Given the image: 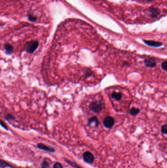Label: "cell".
<instances>
[{"mask_svg":"<svg viewBox=\"0 0 167 168\" xmlns=\"http://www.w3.org/2000/svg\"><path fill=\"white\" fill-rule=\"evenodd\" d=\"M38 45V42L37 40H32L29 41L26 44L24 49L27 52L29 53H33L37 48Z\"/></svg>","mask_w":167,"mask_h":168,"instance_id":"6da1fadb","label":"cell"},{"mask_svg":"<svg viewBox=\"0 0 167 168\" xmlns=\"http://www.w3.org/2000/svg\"><path fill=\"white\" fill-rule=\"evenodd\" d=\"M90 109L95 113H99L102 109V105L98 101H95L91 103L89 105Z\"/></svg>","mask_w":167,"mask_h":168,"instance_id":"7a4b0ae2","label":"cell"},{"mask_svg":"<svg viewBox=\"0 0 167 168\" xmlns=\"http://www.w3.org/2000/svg\"><path fill=\"white\" fill-rule=\"evenodd\" d=\"M115 123V120L114 119L111 117H106L103 121V125L105 127L108 128H111L113 127Z\"/></svg>","mask_w":167,"mask_h":168,"instance_id":"3957f363","label":"cell"},{"mask_svg":"<svg viewBox=\"0 0 167 168\" xmlns=\"http://www.w3.org/2000/svg\"><path fill=\"white\" fill-rule=\"evenodd\" d=\"M83 159L86 162L91 163L94 160V156L90 152H86L83 154Z\"/></svg>","mask_w":167,"mask_h":168,"instance_id":"277c9868","label":"cell"},{"mask_svg":"<svg viewBox=\"0 0 167 168\" xmlns=\"http://www.w3.org/2000/svg\"><path fill=\"white\" fill-rule=\"evenodd\" d=\"M88 125L92 127H96L98 124V121L96 117H93L90 118L88 120Z\"/></svg>","mask_w":167,"mask_h":168,"instance_id":"5b68a950","label":"cell"},{"mask_svg":"<svg viewBox=\"0 0 167 168\" xmlns=\"http://www.w3.org/2000/svg\"><path fill=\"white\" fill-rule=\"evenodd\" d=\"M144 63L146 66L148 67H154L156 66V62L155 60L152 58L147 59L145 60Z\"/></svg>","mask_w":167,"mask_h":168,"instance_id":"8992f818","label":"cell"},{"mask_svg":"<svg viewBox=\"0 0 167 168\" xmlns=\"http://www.w3.org/2000/svg\"><path fill=\"white\" fill-rule=\"evenodd\" d=\"M145 43L147 45L152 46V47H160L162 45V44L160 42L157 41H151V40H144Z\"/></svg>","mask_w":167,"mask_h":168,"instance_id":"52a82bcc","label":"cell"},{"mask_svg":"<svg viewBox=\"0 0 167 168\" xmlns=\"http://www.w3.org/2000/svg\"><path fill=\"white\" fill-rule=\"evenodd\" d=\"M37 147L41 149H43L46 151H48L50 152H53L54 151L53 148L47 147L45 144H44L43 143H39L37 146Z\"/></svg>","mask_w":167,"mask_h":168,"instance_id":"ba28073f","label":"cell"},{"mask_svg":"<svg viewBox=\"0 0 167 168\" xmlns=\"http://www.w3.org/2000/svg\"><path fill=\"white\" fill-rule=\"evenodd\" d=\"M4 49L6 51V53L8 54H11L13 52V47L11 45H10V44L8 43H7L5 44L4 46Z\"/></svg>","mask_w":167,"mask_h":168,"instance_id":"9c48e42d","label":"cell"},{"mask_svg":"<svg viewBox=\"0 0 167 168\" xmlns=\"http://www.w3.org/2000/svg\"><path fill=\"white\" fill-rule=\"evenodd\" d=\"M122 95L121 92H114L111 94V97L113 99H115L117 100H120V99H122Z\"/></svg>","mask_w":167,"mask_h":168,"instance_id":"30bf717a","label":"cell"},{"mask_svg":"<svg viewBox=\"0 0 167 168\" xmlns=\"http://www.w3.org/2000/svg\"><path fill=\"white\" fill-rule=\"evenodd\" d=\"M140 112V110L138 109L135 108V107H133L131 109V111H130V114L132 115H138Z\"/></svg>","mask_w":167,"mask_h":168,"instance_id":"8fae6325","label":"cell"},{"mask_svg":"<svg viewBox=\"0 0 167 168\" xmlns=\"http://www.w3.org/2000/svg\"><path fill=\"white\" fill-rule=\"evenodd\" d=\"M8 166L10 167V166L9 164H8L4 161L0 160V167L1 168H5L6 167H8Z\"/></svg>","mask_w":167,"mask_h":168,"instance_id":"7c38bea8","label":"cell"},{"mask_svg":"<svg viewBox=\"0 0 167 168\" xmlns=\"http://www.w3.org/2000/svg\"><path fill=\"white\" fill-rule=\"evenodd\" d=\"M162 132L165 134H167V124H165L164 125H163L162 127V129H161Z\"/></svg>","mask_w":167,"mask_h":168,"instance_id":"4fadbf2b","label":"cell"},{"mask_svg":"<svg viewBox=\"0 0 167 168\" xmlns=\"http://www.w3.org/2000/svg\"><path fill=\"white\" fill-rule=\"evenodd\" d=\"M161 67L165 71H167V62L165 61L163 62L161 65Z\"/></svg>","mask_w":167,"mask_h":168,"instance_id":"5bb4252c","label":"cell"},{"mask_svg":"<svg viewBox=\"0 0 167 168\" xmlns=\"http://www.w3.org/2000/svg\"><path fill=\"white\" fill-rule=\"evenodd\" d=\"M42 168H49V164L47 161H43L42 165Z\"/></svg>","mask_w":167,"mask_h":168,"instance_id":"9a60e30c","label":"cell"},{"mask_svg":"<svg viewBox=\"0 0 167 168\" xmlns=\"http://www.w3.org/2000/svg\"><path fill=\"white\" fill-rule=\"evenodd\" d=\"M5 119L8 120H14V117L11 114H8L5 116Z\"/></svg>","mask_w":167,"mask_h":168,"instance_id":"2e32d148","label":"cell"},{"mask_svg":"<svg viewBox=\"0 0 167 168\" xmlns=\"http://www.w3.org/2000/svg\"><path fill=\"white\" fill-rule=\"evenodd\" d=\"M53 168H62V166L61 164L59 163H56L54 165Z\"/></svg>","mask_w":167,"mask_h":168,"instance_id":"e0dca14e","label":"cell"},{"mask_svg":"<svg viewBox=\"0 0 167 168\" xmlns=\"http://www.w3.org/2000/svg\"><path fill=\"white\" fill-rule=\"evenodd\" d=\"M0 124L3 126V127H4V128H5L6 129H7L8 128H7V126L4 124V123L2 121V120H0Z\"/></svg>","mask_w":167,"mask_h":168,"instance_id":"ac0fdd59","label":"cell"},{"mask_svg":"<svg viewBox=\"0 0 167 168\" xmlns=\"http://www.w3.org/2000/svg\"><path fill=\"white\" fill-rule=\"evenodd\" d=\"M147 1H149V2H151V1H152V0H147Z\"/></svg>","mask_w":167,"mask_h":168,"instance_id":"d6986e66","label":"cell"}]
</instances>
